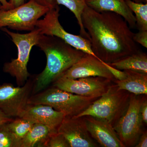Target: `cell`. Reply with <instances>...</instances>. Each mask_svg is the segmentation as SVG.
<instances>
[{"label": "cell", "mask_w": 147, "mask_h": 147, "mask_svg": "<svg viewBox=\"0 0 147 147\" xmlns=\"http://www.w3.org/2000/svg\"><path fill=\"white\" fill-rule=\"evenodd\" d=\"M140 116L143 122L147 123V101L146 99L142 101L140 110H139Z\"/></svg>", "instance_id": "26"}, {"label": "cell", "mask_w": 147, "mask_h": 147, "mask_svg": "<svg viewBox=\"0 0 147 147\" xmlns=\"http://www.w3.org/2000/svg\"><path fill=\"white\" fill-rule=\"evenodd\" d=\"M97 98L74 94L54 87L31 96L28 104L48 105L65 117H74L86 110Z\"/></svg>", "instance_id": "3"}, {"label": "cell", "mask_w": 147, "mask_h": 147, "mask_svg": "<svg viewBox=\"0 0 147 147\" xmlns=\"http://www.w3.org/2000/svg\"><path fill=\"white\" fill-rule=\"evenodd\" d=\"M83 26L90 37L91 49L108 64L138 51L134 33L122 16L112 12H98L87 5L82 15Z\"/></svg>", "instance_id": "1"}, {"label": "cell", "mask_w": 147, "mask_h": 147, "mask_svg": "<svg viewBox=\"0 0 147 147\" xmlns=\"http://www.w3.org/2000/svg\"><path fill=\"white\" fill-rule=\"evenodd\" d=\"M96 76L102 77L110 81L115 79L105 65L104 62L93 55L85 53L61 77L77 79Z\"/></svg>", "instance_id": "11"}, {"label": "cell", "mask_w": 147, "mask_h": 147, "mask_svg": "<svg viewBox=\"0 0 147 147\" xmlns=\"http://www.w3.org/2000/svg\"><path fill=\"white\" fill-rule=\"evenodd\" d=\"M0 3L2 6V9L4 10H8L13 9L11 5L7 0H0Z\"/></svg>", "instance_id": "31"}, {"label": "cell", "mask_w": 147, "mask_h": 147, "mask_svg": "<svg viewBox=\"0 0 147 147\" xmlns=\"http://www.w3.org/2000/svg\"><path fill=\"white\" fill-rule=\"evenodd\" d=\"M104 64L116 80L122 81L126 78V72L125 70L123 71V70H119L117 69L114 68L113 67L111 66L110 65L105 62H104Z\"/></svg>", "instance_id": "25"}, {"label": "cell", "mask_w": 147, "mask_h": 147, "mask_svg": "<svg viewBox=\"0 0 147 147\" xmlns=\"http://www.w3.org/2000/svg\"><path fill=\"white\" fill-rule=\"evenodd\" d=\"M1 9H2V6L1 5V4L0 3V10H1Z\"/></svg>", "instance_id": "33"}, {"label": "cell", "mask_w": 147, "mask_h": 147, "mask_svg": "<svg viewBox=\"0 0 147 147\" xmlns=\"http://www.w3.org/2000/svg\"><path fill=\"white\" fill-rule=\"evenodd\" d=\"M57 130L41 124L35 123L21 140L20 147H43L51 134Z\"/></svg>", "instance_id": "18"}, {"label": "cell", "mask_w": 147, "mask_h": 147, "mask_svg": "<svg viewBox=\"0 0 147 147\" xmlns=\"http://www.w3.org/2000/svg\"><path fill=\"white\" fill-rule=\"evenodd\" d=\"M34 83V77L30 76L22 86L11 83L0 85V110L10 117H19L28 104Z\"/></svg>", "instance_id": "9"}, {"label": "cell", "mask_w": 147, "mask_h": 147, "mask_svg": "<svg viewBox=\"0 0 147 147\" xmlns=\"http://www.w3.org/2000/svg\"><path fill=\"white\" fill-rule=\"evenodd\" d=\"M126 78L122 81L116 80V83L119 90H123L135 95L147 94V74L125 70Z\"/></svg>", "instance_id": "16"}, {"label": "cell", "mask_w": 147, "mask_h": 147, "mask_svg": "<svg viewBox=\"0 0 147 147\" xmlns=\"http://www.w3.org/2000/svg\"><path fill=\"white\" fill-rule=\"evenodd\" d=\"M36 46L45 53L47 63L42 72L34 76L33 94L47 88L86 53L67 44L59 38L41 34Z\"/></svg>", "instance_id": "2"}, {"label": "cell", "mask_w": 147, "mask_h": 147, "mask_svg": "<svg viewBox=\"0 0 147 147\" xmlns=\"http://www.w3.org/2000/svg\"><path fill=\"white\" fill-rule=\"evenodd\" d=\"M135 2L144 3H147V0H132Z\"/></svg>", "instance_id": "32"}, {"label": "cell", "mask_w": 147, "mask_h": 147, "mask_svg": "<svg viewBox=\"0 0 147 147\" xmlns=\"http://www.w3.org/2000/svg\"><path fill=\"white\" fill-rule=\"evenodd\" d=\"M136 147H147V133L146 131L142 134L139 137L138 142L135 145Z\"/></svg>", "instance_id": "28"}, {"label": "cell", "mask_w": 147, "mask_h": 147, "mask_svg": "<svg viewBox=\"0 0 147 147\" xmlns=\"http://www.w3.org/2000/svg\"><path fill=\"white\" fill-rule=\"evenodd\" d=\"M143 100L131 96L123 114L113 125L116 133L124 147L137 144L142 134V120L139 110Z\"/></svg>", "instance_id": "7"}, {"label": "cell", "mask_w": 147, "mask_h": 147, "mask_svg": "<svg viewBox=\"0 0 147 147\" xmlns=\"http://www.w3.org/2000/svg\"><path fill=\"white\" fill-rule=\"evenodd\" d=\"M65 117L63 113L55 110L49 105L28 104L18 117L57 130L58 127Z\"/></svg>", "instance_id": "14"}, {"label": "cell", "mask_w": 147, "mask_h": 147, "mask_svg": "<svg viewBox=\"0 0 147 147\" xmlns=\"http://www.w3.org/2000/svg\"><path fill=\"white\" fill-rule=\"evenodd\" d=\"M84 1H88V0H84Z\"/></svg>", "instance_id": "34"}, {"label": "cell", "mask_w": 147, "mask_h": 147, "mask_svg": "<svg viewBox=\"0 0 147 147\" xmlns=\"http://www.w3.org/2000/svg\"><path fill=\"white\" fill-rule=\"evenodd\" d=\"M50 9L33 0L8 10H0V28H7L18 31H31L37 21Z\"/></svg>", "instance_id": "6"}, {"label": "cell", "mask_w": 147, "mask_h": 147, "mask_svg": "<svg viewBox=\"0 0 147 147\" xmlns=\"http://www.w3.org/2000/svg\"><path fill=\"white\" fill-rule=\"evenodd\" d=\"M87 5L98 12H112L122 16L130 28L136 27L134 13L127 4L125 0H88Z\"/></svg>", "instance_id": "15"}, {"label": "cell", "mask_w": 147, "mask_h": 147, "mask_svg": "<svg viewBox=\"0 0 147 147\" xmlns=\"http://www.w3.org/2000/svg\"><path fill=\"white\" fill-rule=\"evenodd\" d=\"M0 147H20V144L9 128L7 123L0 126Z\"/></svg>", "instance_id": "22"}, {"label": "cell", "mask_w": 147, "mask_h": 147, "mask_svg": "<svg viewBox=\"0 0 147 147\" xmlns=\"http://www.w3.org/2000/svg\"><path fill=\"white\" fill-rule=\"evenodd\" d=\"M43 147H70L69 143L62 134L58 132L50 135Z\"/></svg>", "instance_id": "23"}, {"label": "cell", "mask_w": 147, "mask_h": 147, "mask_svg": "<svg viewBox=\"0 0 147 147\" xmlns=\"http://www.w3.org/2000/svg\"><path fill=\"white\" fill-rule=\"evenodd\" d=\"M108 64L119 70H130L147 74V54L139 50Z\"/></svg>", "instance_id": "17"}, {"label": "cell", "mask_w": 147, "mask_h": 147, "mask_svg": "<svg viewBox=\"0 0 147 147\" xmlns=\"http://www.w3.org/2000/svg\"><path fill=\"white\" fill-rule=\"evenodd\" d=\"M129 7L134 13L136 27L139 30H147V3L135 2L132 0H125Z\"/></svg>", "instance_id": "20"}, {"label": "cell", "mask_w": 147, "mask_h": 147, "mask_svg": "<svg viewBox=\"0 0 147 147\" xmlns=\"http://www.w3.org/2000/svg\"><path fill=\"white\" fill-rule=\"evenodd\" d=\"M26 0H9V3L12 6V8L17 7L26 2Z\"/></svg>", "instance_id": "30"}, {"label": "cell", "mask_w": 147, "mask_h": 147, "mask_svg": "<svg viewBox=\"0 0 147 147\" xmlns=\"http://www.w3.org/2000/svg\"><path fill=\"white\" fill-rule=\"evenodd\" d=\"M40 5L47 7L50 9L54 8L58 5L56 0H33Z\"/></svg>", "instance_id": "27"}, {"label": "cell", "mask_w": 147, "mask_h": 147, "mask_svg": "<svg viewBox=\"0 0 147 147\" xmlns=\"http://www.w3.org/2000/svg\"><path fill=\"white\" fill-rule=\"evenodd\" d=\"M56 1L58 5L64 6L74 14L80 27V35L90 40V37L82 21V13L87 5L86 1L84 0H56Z\"/></svg>", "instance_id": "19"}, {"label": "cell", "mask_w": 147, "mask_h": 147, "mask_svg": "<svg viewBox=\"0 0 147 147\" xmlns=\"http://www.w3.org/2000/svg\"><path fill=\"white\" fill-rule=\"evenodd\" d=\"M1 30L11 38L18 49L17 58L5 63L3 71L15 78L18 86H22L30 76L27 66L32 48L38 42L40 31L36 28L28 33L21 34L10 31L6 28H1Z\"/></svg>", "instance_id": "4"}, {"label": "cell", "mask_w": 147, "mask_h": 147, "mask_svg": "<svg viewBox=\"0 0 147 147\" xmlns=\"http://www.w3.org/2000/svg\"><path fill=\"white\" fill-rule=\"evenodd\" d=\"M59 5L50 9L43 19L37 21L36 28L39 29L40 34L59 38L76 49L100 59L93 53L89 40L80 35L69 33L64 29L59 21Z\"/></svg>", "instance_id": "8"}, {"label": "cell", "mask_w": 147, "mask_h": 147, "mask_svg": "<svg viewBox=\"0 0 147 147\" xmlns=\"http://www.w3.org/2000/svg\"><path fill=\"white\" fill-rule=\"evenodd\" d=\"M34 123L30 120L20 117H17V118L7 123L9 128L19 142L20 147L21 140L26 135Z\"/></svg>", "instance_id": "21"}, {"label": "cell", "mask_w": 147, "mask_h": 147, "mask_svg": "<svg viewBox=\"0 0 147 147\" xmlns=\"http://www.w3.org/2000/svg\"><path fill=\"white\" fill-rule=\"evenodd\" d=\"M110 81L98 76L77 79L61 77L53 83V86L74 94L98 98L108 90Z\"/></svg>", "instance_id": "10"}, {"label": "cell", "mask_w": 147, "mask_h": 147, "mask_svg": "<svg viewBox=\"0 0 147 147\" xmlns=\"http://www.w3.org/2000/svg\"><path fill=\"white\" fill-rule=\"evenodd\" d=\"M126 91L119 90L117 85L109 86L99 99L94 100L86 110L74 117L92 116L107 121L113 126L128 105L129 96Z\"/></svg>", "instance_id": "5"}, {"label": "cell", "mask_w": 147, "mask_h": 147, "mask_svg": "<svg viewBox=\"0 0 147 147\" xmlns=\"http://www.w3.org/2000/svg\"><path fill=\"white\" fill-rule=\"evenodd\" d=\"M13 119L12 118L7 116L1 110H0V126L4 124L9 122Z\"/></svg>", "instance_id": "29"}, {"label": "cell", "mask_w": 147, "mask_h": 147, "mask_svg": "<svg viewBox=\"0 0 147 147\" xmlns=\"http://www.w3.org/2000/svg\"><path fill=\"white\" fill-rule=\"evenodd\" d=\"M83 117L91 137L101 146L124 147L111 124L104 120L92 116Z\"/></svg>", "instance_id": "13"}, {"label": "cell", "mask_w": 147, "mask_h": 147, "mask_svg": "<svg viewBox=\"0 0 147 147\" xmlns=\"http://www.w3.org/2000/svg\"><path fill=\"white\" fill-rule=\"evenodd\" d=\"M133 40L134 42L138 43L145 48H147V30H139L134 33Z\"/></svg>", "instance_id": "24"}, {"label": "cell", "mask_w": 147, "mask_h": 147, "mask_svg": "<svg viewBox=\"0 0 147 147\" xmlns=\"http://www.w3.org/2000/svg\"><path fill=\"white\" fill-rule=\"evenodd\" d=\"M70 147H97L87 129L84 117H65L57 128Z\"/></svg>", "instance_id": "12"}]
</instances>
